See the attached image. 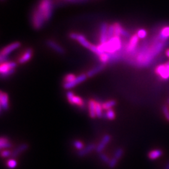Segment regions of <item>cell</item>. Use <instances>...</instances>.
Wrapping results in <instances>:
<instances>
[{
	"instance_id": "obj_5",
	"label": "cell",
	"mask_w": 169,
	"mask_h": 169,
	"mask_svg": "<svg viewBox=\"0 0 169 169\" xmlns=\"http://www.w3.org/2000/svg\"><path fill=\"white\" fill-rule=\"evenodd\" d=\"M139 36L137 35H134L130 37L129 41L126 45L125 52L130 55H134L137 49L139 43Z\"/></svg>"
},
{
	"instance_id": "obj_39",
	"label": "cell",
	"mask_w": 169,
	"mask_h": 169,
	"mask_svg": "<svg viewBox=\"0 0 169 169\" xmlns=\"http://www.w3.org/2000/svg\"><path fill=\"white\" fill-rule=\"evenodd\" d=\"M163 169H169V162L167 163L166 165L165 166V167H164V168H163Z\"/></svg>"
},
{
	"instance_id": "obj_31",
	"label": "cell",
	"mask_w": 169,
	"mask_h": 169,
	"mask_svg": "<svg viewBox=\"0 0 169 169\" xmlns=\"http://www.w3.org/2000/svg\"><path fill=\"white\" fill-rule=\"evenodd\" d=\"M73 145L77 150H81L84 148V145L80 140H75L73 142Z\"/></svg>"
},
{
	"instance_id": "obj_20",
	"label": "cell",
	"mask_w": 169,
	"mask_h": 169,
	"mask_svg": "<svg viewBox=\"0 0 169 169\" xmlns=\"http://www.w3.org/2000/svg\"><path fill=\"white\" fill-rule=\"evenodd\" d=\"M163 155V152L160 149H154L150 151L148 154V157L150 160H154L158 159V158L162 157Z\"/></svg>"
},
{
	"instance_id": "obj_16",
	"label": "cell",
	"mask_w": 169,
	"mask_h": 169,
	"mask_svg": "<svg viewBox=\"0 0 169 169\" xmlns=\"http://www.w3.org/2000/svg\"><path fill=\"white\" fill-rule=\"evenodd\" d=\"M33 56V50L31 48L26 49L20 58L18 59V63L20 64H24V63L29 61Z\"/></svg>"
},
{
	"instance_id": "obj_36",
	"label": "cell",
	"mask_w": 169,
	"mask_h": 169,
	"mask_svg": "<svg viewBox=\"0 0 169 169\" xmlns=\"http://www.w3.org/2000/svg\"><path fill=\"white\" fill-rule=\"evenodd\" d=\"M162 112L165 118L167 119V121H169V108L166 106V105H164V106L162 107Z\"/></svg>"
},
{
	"instance_id": "obj_6",
	"label": "cell",
	"mask_w": 169,
	"mask_h": 169,
	"mask_svg": "<svg viewBox=\"0 0 169 169\" xmlns=\"http://www.w3.org/2000/svg\"><path fill=\"white\" fill-rule=\"evenodd\" d=\"M66 98L72 105L77 106L80 108H82L84 106L83 100L80 97H78L72 91H68L66 93Z\"/></svg>"
},
{
	"instance_id": "obj_4",
	"label": "cell",
	"mask_w": 169,
	"mask_h": 169,
	"mask_svg": "<svg viewBox=\"0 0 169 169\" xmlns=\"http://www.w3.org/2000/svg\"><path fill=\"white\" fill-rule=\"evenodd\" d=\"M155 73L163 80L169 79V61L164 64H160L155 68Z\"/></svg>"
},
{
	"instance_id": "obj_19",
	"label": "cell",
	"mask_w": 169,
	"mask_h": 169,
	"mask_svg": "<svg viewBox=\"0 0 169 169\" xmlns=\"http://www.w3.org/2000/svg\"><path fill=\"white\" fill-rule=\"evenodd\" d=\"M105 67V65L102 63V64L98 65V66L93 68L92 69H91L90 70H89L86 73L87 75V77L91 78V77L95 76L96 75H97L98 73H99L100 72H101L102 70H103Z\"/></svg>"
},
{
	"instance_id": "obj_9",
	"label": "cell",
	"mask_w": 169,
	"mask_h": 169,
	"mask_svg": "<svg viewBox=\"0 0 169 169\" xmlns=\"http://www.w3.org/2000/svg\"><path fill=\"white\" fill-rule=\"evenodd\" d=\"M112 139V137L108 134L105 135L101 140V141L100 142V143L97 145L96 148V152L98 154H100V153H102L103 150L105 149V148L107 147V145L110 143V142Z\"/></svg>"
},
{
	"instance_id": "obj_37",
	"label": "cell",
	"mask_w": 169,
	"mask_h": 169,
	"mask_svg": "<svg viewBox=\"0 0 169 169\" xmlns=\"http://www.w3.org/2000/svg\"><path fill=\"white\" fill-rule=\"evenodd\" d=\"M14 72H15V69L9 70V71H8L6 72H4V73H1V78H8L9 76L13 75V74L14 73Z\"/></svg>"
},
{
	"instance_id": "obj_27",
	"label": "cell",
	"mask_w": 169,
	"mask_h": 169,
	"mask_svg": "<svg viewBox=\"0 0 169 169\" xmlns=\"http://www.w3.org/2000/svg\"><path fill=\"white\" fill-rule=\"evenodd\" d=\"M18 163L15 159L14 158H11V159H9L7 162H6V166L9 169H14L17 167Z\"/></svg>"
},
{
	"instance_id": "obj_22",
	"label": "cell",
	"mask_w": 169,
	"mask_h": 169,
	"mask_svg": "<svg viewBox=\"0 0 169 169\" xmlns=\"http://www.w3.org/2000/svg\"><path fill=\"white\" fill-rule=\"evenodd\" d=\"M116 105H117V102H116L115 100H108V101L103 102L102 103V107L103 108V110H108L109 109L112 108Z\"/></svg>"
},
{
	"instance_id": "obj_18",
	"label": "cell",
	"mask_w": 169,
	"mask_h": 169,
	"mask_svg": "<svg viewBox=\"0 0 169 169\" xmlns=\"http://www.w3.org/2000/svg\"><path fill=\"white\" fill-rule=\"evenodd\" d=\"M29 148V145L26 143H24L20 145L18 147H17L14 150V151L12 152V157L13 158H14L16 157H18L21 154H22L26 150H27Z\"/></svg>"
},
{
	"instance_id": "obj_41",
	"label": "cell",
	"mask_w": 169,
	"mask_h": 169,
	"mask_svg": "<svg viewBox=\"0 0 169 169\" xmlns=\"http://www.w3.org/2000/svg\"><path fill=\"white\" fill-rule=\"evenodd\" d=\"M168 103H169V101H168Z\"/></svg>"
},
{
	"instance_id": "obj_10",
	"label": "cell",
	"mask_w": 169,
	"mask_h": 169,
	"mask_svg": "<svg viewBox=\"0 0 169 169\" xmlns=\"http://www.w3.org/2000/svg\"><path fill=\"white\" fill-rule=\"evenodd\" d=\"M0 106H1V109L4 111L8 110L9 108L8 94L2 90L0 93Z\"/></svg>"
},
{
	"instance_id": "obj_21",
	"label": "cell",
	"mask_w": 169,
	"mask_h": 169,
	"mask_svg": "<svg viewBox=\"0 0 169 169\" xmlns=\"http://www.w3.org/2000/svg\"><path fill=\"white\" fill-rule=\"evenodd\" d=\"M12 146L11 142L6 136H2L0 139V149L1 150L8 149Z\"/></svg>"
},
{
	"instance_id": "obj_24",
	"label": "cell",
	"mask_w": 169,
	"mask_h": 169,
	"mask_svg": "<svg viewBox=\"0 0 169 169\" xmlns=\"http://www.w3.org/2000/svg\"><path fill=\"white\" fill-rule=\"evenodd\" d=\"M159 36L164 41H166L169 38V26H166L161 30Z\"/></svg>"
},
{
	"instance_id": "obj_14",
	"label": "cell",
	"mask_w": 169,
	"mask_h": 169,
	"mask_svg": "<svg viewBox=\"0 0 169 169\" xmlns=\"http://www.w3.org/2000/svg\"><path fill=\"white\" fill-rule=\"evenodd\" d=\"M113 25L115 28V36L120 37V36H122L126 38L130 36L129 31L125 30L119 23H113Z\"/></svg>"
},
{
	"instance_id": "obj_13",
	"label": "cell",
	"mask_w": 169,
	"mask_h": 169,
	"mask_svg": "<svg viewBox=\"0 0 169 169\" xmlns=\"http://www.w3.org/2000/svg\"><path fill=\"white\" fill-rule=\"evenodd\" d=\"M96 148L97 145L95 144H89L85 147H84L82 150H79L77 153V155L79 157H84L88 155L90 153H91L93 150H96Z\"/></svg>"
},
{
	"instance_id": "obj_8",
	"label": "cell",
	"mask_w": 169,
	"mask_h": 169,
	"mask_svg": "<svg viewBox=\"0 0 169 169\" xmlns=\"http://www.w3.org/2000/svg\"><path fill=\"white\" fill-rule=\"evenodd\" d=\"M87 74H81V75H78L76 77V78L75 80H73V81L68 82V83H64L63 84V87L64 89L67 90H71L72 88H73L74 87H75L76 86H77L78 84L82 83V82H84L87 78Z\"/></svg>"
},
{
	"instance_id": "obj_33",
	"label": "cell",
	"mask_w": 169,
	"mask_h": 169,
	"mask_svg": "<svg viewBox=\"0 0 169 169\" xmlns=\"http://www.w3.org/2000/svg\"><path fill=\"white\" fill-rule=\"evenodd\" d=\"M137 36H139V38H142V39H144L145 38V37L147 36V31L144 29H140L137 31Z\"/></svg>"
},
{
	"instance_id": "obj_26",
	"label": "cell",
	"mask_w": 169,
	"mask_h": 169,
	"mask_svg": "<svg viewBox=\"0 0 169 169\" xmlns=\"http://www.w3.org/2000/svg\"><path fill=\"white\" fill-rule=\"evenodd\" d=\"M105 117L109 120H113L116 117L115 113L112 108L107 110L106 113H105Z\"/></svg>"
},
{
	"instance_id": "obj_23",
	"label": "cell",
	"mask_w": 169,
	"mask_h": 169,
	"mask_svg": "<svg viewBox=\"0 0 169 169\" xmlns=\"http://www.w3.org/2000/svg\"><path fill=\"white\" fill-rule=\"evenodd\" d=\"M98 57H99L100 61L102 62V63L106 65L107 63H109L110 61V53L107 52H105V53H102L100 55H99Z\"/></svg>"
},
{
	"instance_id": "obj_25",
	"label": "cell",
	"mask_w": 169,
	"mask_h": 169,
	"mask_svg": "<svg viewBox=\"0 0 169 169\" xmlns=\"http://www.w3.org/2000/svg\"><path fill=\"white\" fill-rule=\"evenodd\" d=\"M103 108L102 107V103H100L99 102H97L96 103V114L97 118H102L103 117Z\"/></svg>"
},
{
	"instance_id": "obj_12",
	"label": "cell",
	"mask_w": 169,
	"mask_h": 169,
	"mask_svg": "<svg viewBox=\"0 0 169 169\" xmlns=\"http://www.w3.org/2000/svg\"><path fill=\"white\" fill-rule=\"evenodd\" d=\"M46 44L47 46H48L51 49L53 50L56 53H58L60 55H64L65 53V51L64 48L54 41L49 40L46 42Z\"/></svg>"
},
{
	"instance_id": "obj_30",
	"label": "cell",
	"mask_w": 169,
	"mask_h": 169,
	"mask_svg": "<svg viewBox=\"0 0 169 169\" xmlns=\"http://www.w3.org/2000/svg\"><path fill=\"white\" fill-rule=\"evenodd\" d=\"M115 36V28H114V25H110L108 26V40L111 39L113 37Z\"/></svg>"
},
{
	"instance_id": "obj_7",
	"label": "cell",
	"mask_w": 169,
	"mask_h": 169,
	"mask_svg": "<svg viewBox=\"0 0 169 169\" xmlns=\"http://www.w3.org/2000/svg\"><path fill=\"white\" fill-rule=\"evenodd\" d=\"M70 37L73 39L77 41L79 43H80L84 48H86L88 50H90L93 44L89 42L87 39L85 38V36L82 34L77 33H72L70 34Z\"/></svg>"
},
{
	"instance_id": "obj_17",
	"label": "cell",
	"mask_w": 169,
	"mask_h": 169,
	"mask_svg": "<svg viewBox=\"0 0 169 169\" xmlns=\"http://www.w3.org/2000/svg\"><path fill=\"white\" fill-rule=\"evenodd\" d=\"M96 103L95 100H90L88 102V112L90 117L92 119L95 118L97 117L96 114Z\"/></svg>"
},
{
	"instance_id": "obj_3",
	"label": "cell",
	"mask_w": 169,
	"mask_h": 169,
	"mask_svg": "<svg viewBox=\"0 0 169 169\" xmlns=\"http://www.w3.org/2000/svg\"><path fill=\"white\" fill-rule=\"evenodd\" d=\"M20 46L21 43L20 42L16 41L4 47L1 50V53H0V61H1V63L8 61V55L14 50L18 49Z\"/></svg>"
},
{
	"instance_id": "obj_15",
	"label": "cell",
	"mask_w": 169,
	"mask_h": 169,
	"mask_svg": "<svg viewBox=\"0 0 169 169\" xmlns=\"http://www.w3.org/2000/svg\"><path fill=\"white\" fill-rule=\"evenodd\" d=\"M17 66V63L13 61H6L2 63H1V66H0V72L3 73L9 70H14Z\"/></svg>"
},
{
	"instance_id": "obj_35",
	"label": "cell",
	"mask_w": 169,
	"mask_h": 169,
	"mask_svg": "<svg viewBox=\"0 0 169 169\" xmlns=\"http://www.w3.org/2000/svg\"><path fill=\"white\" fill-rule=\"evenodd\" d=\"M99 157L100 159H101V160L104 163H108L110 161V158L106 154H103V153H100V154H99Z\"/></svg>"
},
{
	"instance_id": "obj_29",
	"label": "cell",
	"mask_w": 169,
	"mask_h": 169,
	"mask_svg": "<svg viewBox=\"0 0 169 169\" xmlns=\"http://www.w3.org/2000/svg\"><path fill=\"white\" fill-rule=\"evenodd\" d=\"M76 77H77V76L75 75V74L68 73L65 76L64 78H63V81H64V83L70 82L73 81V80H75Z\"/></svg>"
},
{
	"instance_id": "obj_11",
	"label": "cell",
	"mask_w": 169,
	"mask_h": 169,
	"mask_svg": "<svg viewBox=\"0 0 169 169\" xmlns=\"http://www.w3.org/2000/svg\"><path fill=\"white\" fill-rule=\"evenodd\" d=\"M108 26L107 23H102L100 25V43H104L108 41Z\"/></svg>"
},
{
	"instance_id": "obj_28",
	"label": "cell",
	"mask_w": 169,
	"mask_h": 169,
	"mask_svg": "<svg viewBox=\"0 0 169 169\" xmlns=\"http://www.w3.org/2000/svg\"><path fill=\"white\" fill-rule=\"evenodd\" d=\"M124 150L123 149H121V148H118L117 150H116L115 154L113 155V157L116 159L119 160L120 158L122 157V156L124 155Z\"/></svg>"
},
{
	"instance_id": "obj_1",
	"label": "cell",
	"mask_w": 169,
	"mask_h": 169,
	"mask_svg": "<svg viewBox=\"0 0 169 169\" xmlns=\"http://www.w3.org/2000/svg\"><path fill=\"white\" fill-rule=\"evenodd\" d=\"M53 8V0H40L31 17V25L35 30L41 29L51 19Z\"/></svg>"
},
{
	"instance_id": "obj_2",
	"label": "cell",
	"mask_w": 169,
	"mask_h": 169,
	"mask_svg": "<svg viewBox=\"0 0 169 169\" xmlns=\"http://www.w3.org/2000/svg\"><path fill=\"white\" fill-rule=\"evenodd\" d=\"M123 45L120 36H114L104 43H100L97 46L101 55L105 52L109 53H114L117 52L122 49Z\"/></svg>"
},
{
	"instance_id": "obj_32",
	"label": "cell",
	"mask_w": 169,
	"mask_h": 169,
	"mask_svg": "<svg viewBox=\"0 0 169 169\" xmlns=\"http://www.w3.org/2000/svg\"><path fill=\"white\" fill-rule=\"evenodd\" d=\"M118 160L116 159L114 157H112L110 159V161L109 162V163H108V166L110 169H113L115 168V167L117 166V163H118Z\"/></svg>"
},
{
	"instance_id": "obj_40",
	"label": "cell",
	"mask_w": 169,
	"mask_h": 169,
	"mask_svg": "<svg viewBox=\"0 0 169 169\" xmlns=\"http://www.w3.org/2000/svg\"><path fill=\"white\" fill-rule=\"evenodd\" d=\"M165 54H166V55L169 58V49L165 51Z\"/></svg>"
},
{
	"instance_id": "obj_38",
	"label": "cell",
	"mask_w": 169,
	"mask_h": 169,
	"mask_svg": "<svg viewBox=\"0 0 169 169\" xmlns=\"http://www.w3.org/2000/svg\"><path fill=\"white\" fill-rule=\"evenodd\" d=\"M62 1L72 3H81L87 1V0H62Z\"/></svg>"
},
{
	"instance_id": "obj_34",
	"label": "cell",
	"mask_w": 169,
	"mask_h": 169,
	"mask_svg": "<svg viewBox=\"0 0 169 169\" xmlns=\"http://www.w3.org/2000/svg\"><path fill=\"white\" fill-rule=\"evenodd\" d=\"M12 152L8 149L3 150L1 152V156L3 158L12 157Z\"/></svg>"
}]
</instances>
